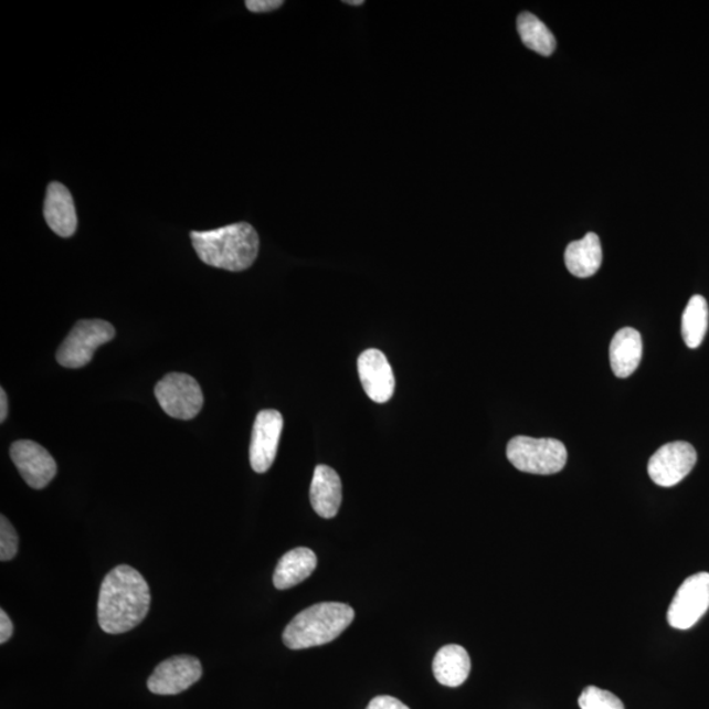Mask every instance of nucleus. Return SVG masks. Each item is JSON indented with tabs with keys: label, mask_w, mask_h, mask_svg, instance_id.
Returning <instances> with one entry per match:
<instances>
[{
	"label": "nucleus",
	"mask_w": 709,
	"mask_h": 709,
	"mask_svg": "<svg viewBox=\"0 0 709 709\" xmlns=\"http://www.w3.org/2000/svg\"><path fill=\"white\" fill-rule=\"evenodd\" d=\"M150 589L138 570L118 565L103 580L97 622L109 635H120L144 622L150 609Z\"/></svg>",
	"instance_id": "1"
},
{
	"label": "nucleus",
	"mask_w": 709,
	"mask_h": 709,
	"mask_svg": "<svg viewBox=\"0 0 709 709\" xmlns=\"http://www.w3.org/2000/svg\"><path fill=\"white\" fill-rule=\"evenodd\" d=\"M191 240L201 262L232 273L252 267L260 253L258 233L246 222L214 231L191 232Z\"/></svg>",
	"instance_id": "2"
},
{
	"label": "nucleus",
	"mask_w": 709,
	"mask_h": 709,
	"mask_svg": "<svg viewBox=\"0 0 709 709\" xmlns=\"http://www.w3.org/2000/svg\"><path fill=\"white\" fill-rule=\"evenodd\" d=\"M354 611L349 604L325 602L305 609L292 618L283 632V642L289 649L300 650L331 643L353 622Z\"/></svg>",
	"instance_id": "3"
},
{
	"label": "nucleus",
	"mask_w": 709,
	"mask_h": 709,
	"mask_svg": "<svg viewBox=\"0 0 709 709\" xmlns=\"http://www.w3.org/2000/svg\"><path fill=\"white\" fill-rule=\"evenodd\" d=\"M509 462L520 472L532 475H554L564 469L568 451L555 440H535L530 436H516L507 444Z\"/></svg>",
	"instance_id": "4"
},
{
	"label": "nucleus",
	"mask_w": 709,
	"mask_h": 709,
	"mask_svg": "<svg viewBox=\"0 0 709 709\" xmlns=\"http://www.w3.org/2000/svg\"><path fill=\"white\" fill-rule=\"evenodd\" d=\"M115 336L116 330L109 322L103 319H83L67 334L55 358L62 367L76 370L87 366L95 351L110 342Z\"/></svg>",
	"instance_id": "5"
},
{
	"label": "nucleus",
	"mask_w": 709,
	"mask_h": 709,
	"mask_svg": "<svg viewBox=\"0 0 709 709\" xmlns=\"http://www.w3.org/2000/svg\"><path fill=\"white\" fill-rule=\"evenodd\" d=\"M155 392L163 412L176 420H193L204 405L203 391L190 374H166L156 385Z\"/></svg>",
	"instance_id": "6"
},
{
	"label": "nucleus",
	"mask_w": 709,
	"mask_h": 709,
	"mask_svg": "<svg viewBox=\"0 0 709 709\" xmlns=\"http://www.w3.org/2000/svg\"><path fill=\"white\" fill-rule=\"evenodd\" d=\"M709 609V573L688 576L667 611V623L676 629H690Z\"/></svg>",
	"instance_id": "7"
},
{
	"label": "nucleus",
	"mask_w": 709,
	"mask_h": 709,
	"mask_svg": "<svg viewBox=\"0 0 709 709\" xmlns=\"http://www.w3.org/2000/svg\"><path fill=\"white\" fill-rule=\"evenodd\" d=\"M697 451L687 442L665 444L648 463L652 482L663 488H671L688 476L697 464Z\"/></svg>",
	"instance_id": "8"
},
{
	"label": "nucleus",
	"mask_w": 709,
	"mask_h": 709,
	"mask_svg": "<svg viewBox=\"0 0 709 709\" xmlns=\"http://www.w3.org/2000/svg\"><path fill=\"white\" fill-rule=\"evenodd\" d=\"M283 425V415L277 410H262L256 415L250 443V464L256 473H266L273 467Z\"/></svg>",
	"instance_id": "9"
},
{
	"label": "nucleus",
	"mask_w": 709,
	"mask_h": 709,
	"mask_svg": "<svg viewBox=\"0 0 709 709\" xmlns=\"http://www.w3.org/2000/svg\"><path fill=\"white\" fill-rule=\"evenodd\" d=\"M203 676L198 658L176 656L159 664L152 671L148 687L156 695H178L197 684Z\"/></svg>",
	"instance_id": "10"
},
{
	"label": "nucleus",
	"mask_w": 709,
	"mask_h": 709,
	"mask_svg": "<svg viewBox=\"0 0 709 709\" xmlns=\"http://www.w3.org/2000/svg\"><path fill=\"white\" fill-rule=\"evenodd\" d=\"M10 455L24 482L33 489H44L57 475V464L53 456L36 442H15Z\"/></svg>",
	"instance_id": "11"
},
{
	"label": "nucleus",
	"mask_w": 709,
	"mask_h": 709,
	"mask_svg": "<svg viewBox=\"0 0 709 709\" xmlns=\"http://www.w3.org/2000/svg\"><path fill=\"white\" fill-rule=\"evenodd\" d=\"M358 372L368 398L378 403L392 399L395 380L391 364L384 353L371 349L360 354Z\"/></svg>",
	"instance_id": "12"
},
{
	"label": "nucleus",
	"mask_w": 709,
	"mask_h": 709,
	"mask_svg": "<svg viewBox=\"0 0 709 709\" xmlns=\"http://www.w3.org/2000/svg\"><path fill=\"white\" fill-rule=\"evenodd\" d=\"M44 218L47 226L62 239H68L75 233L78 219H76L72 193L64 184L57 182L49 184Z\"/></svg>",
	"instance_id": "13"
},
{
	"label": "nucleus",
	"mask_w": 709,
	"mask_h": 709,
	"mask_svg": "<svg viewBox=\"0 0 709 709\" xmlns=\"http://www.w3.org/2000/svg\"><path fill=\"white\" fill-rule=\"evenodd\" d=\"M310 504L319 517L331 519L342 504V483L328 465H317L310 485Z\"/></svg>",
	"instance_id": "14"
},
{
	"label": "nucleus",
	"mask_w": 709,
	"mask_h": 709,
	"mask_svg": "<svg viewBox=\"0 0 709 709\" xmlns=\"http://www.w3.org/2000/svg\"><path fill=\"white\" fill-rule=\"evenodd\" d=\"M643 358V339L632 328L618 330L610 346L611 368L616 378H629Z\"/></svg>",
	"instance_id": "15"
},
{
	"label": "nucleus",
	"mask_w": 709,
	"mask_h": 709,
	"mask_svg": "<svg viewBox=\"0 0 709 709\" xmlns=\"http://www.w3.org/2000/svg\"><path fill=\"white\" fill-rule=\"evenodd\" d=\"M317 568V555L309 548L300 547L285 553L274 573L277 590L295 588L309 579Z\"/></svg>",
	"instance_id": "16"
},
{
	"label": "nucleus",
	"mask_w": 709,
	"mask_h": 709,
	"mask_svg": "<svg viewBox=\"0 0 709 709\" xmlns=\"http://www.w3.org/2000/svg\"><path fill=\"white\" fill-rule=\"evenodd\" d=\"M602 246L600 236L588 233L581 241L569 243L565 250V264L569 273L586 279L601 268Z\"/></svg>",
	"instance_id": "17"
},
{
	"label": "nucleus",
	"mask_w": 709,
	"mask_h": 709,
	"mask_svg": "<svg viewBox=\"0 0 709 709\" xmlns=\"http://www.w3.org/2000/svg\"><path fill=\"white\" fill-rule=\"evenodd\" d=\"M468 652L461 645H446L437 650L433 663L434 676L437 682L447 687L462 686L470 673Z\"/></svg>",
	"instance_id": "18"
},
{
	"label": "nucleus",
	"mask_w": 709,
	"mask_h": 709,
	"mask_svg": "<svg viewBox=\"0 0 709 709\" xmlns=\"http://www.w3.org/2000/svg\"><path fill=\"white\" fill-rule=\"evenodd\" d=\"M518 32L523 44L541 55H551L555 49V39L549 28L530 12L518 17Z\"/></svg>",
	"instance_id": "19"
},
{
	"label": "nucleus",
	"mask_w": 709,
	"mask_h": 709,
	"mask_svg": "<svg viewBox=\"0 0 709 709\" xmlns=\"http://www.w3.org/2000/svg\"><path fill=\"white\" fill-rule=\"evenodd\" d=\"M709 310L706 298L695 295L688 301L682 316V337L690 349H698L708 329Z\"/></svg>",
	"instance_id": "20"
},
{
	"label": "nucleus",
	"mask_w": 709,
	"mask_h": 709,
	"mask_svg": "<svg viewBox=\"0 0 709 709\" xmlns=\"http://www.w3.org/2000/svg\"><path fill=\"white\" fill-rule=\"evenodd\" d=\"M579 705L581 709H625L622 700L613 692L595 686H589L582 691Z\"/></svg>",
	"instance_id": "21"
},
{
	"label": "nucleus",
	"mask_w": 709,
	"mask_h": 709,
	"mask_svg": "<svg viewBox=\"0 0 709 709\" xmlns=\"http://www.w3.org/2000/svg\"><path fill=\"white\" fill-rule=\"evenodd\" d=\"M19 538L15 528L4 516L0 517V560L10 561L18 553Z\"/></svg>",
	"instance_id": "22"
},
{
	"label": "nucleus",
	"mask_w": 709,
	"mask_h": 709,
	"mask_svg": "<svg viewBox=\"0 0 709 709\" xmlns=\"http://www.w3.org/2000/svg\"><path fill=\"white\" fill-rule=\"evenodd\" d=\"M284 4L282 0H247L246 7L247 10L252 12H271Z\"/></svg>",
	"instance_id": "23"
},
{
	"label": "nucleus",
	"mask_w": 709,
	"mask_h": 709,
	"mask_svg": "<svg viewBox=\"0 0 709 709\" xmlns=\"http://www.w3.org/2000/svg\"><path fill=\"white\" fill-rule=\"evenodd\" d=\"M367 709H410L406 705H403L402 701L393 697H378L371 700V703L368 705Z\"/></svg>",
	"instance_id": "24"
},
{
	"label": "nucleus",
	"mask_w": 709,
	"mask_h": 709,
	"mask_svg": "<svg viewBox=\"0 0 709 709\" xmlns=\"http://www.w3.org/2000/svg\"><path fill=\"white\" fill-rule=\"evenodd\" d=\"M13 635V624L9 615L6 614V611H0V644H6L9 642Z\"/></svg>",
	"instance_id": "25"
},
{
	"label": "nucleus",
	"mask_w": 709,
	"mask_h": 709,
	"mask_svg": "<svg viewBox=\"0 0 709 709\" xmlns=\"http://www.w3.org/2000/svg\"><path fill=\"white\" fill-rule=\"evenodd\" d=\"M9 415V400H7V394L4 389H0V422H4Z\"/></svg>",
	"instance_id": "26"
},
{
	"label": "nucleus",
	"mask_w": 709,
	"mask_h": 709,
	"mask_svg": "<svg viewBox=\"0 0 709 709\" xmlns=\"http://www.w3.org/2000/svg\"><path fill=\"white\" fill-rule=\"evenodd\" d=\"M345 3L346 4H350V6H363L364 4L363 0H351V2H350V0H346Z\"/></svg>",
	"instance_id": "27"
}]
</instances>
